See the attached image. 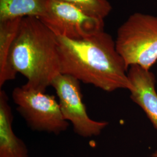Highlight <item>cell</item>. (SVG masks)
<instances>
[{
    "label": "cell",
    "mask_w": 157,
    "mask_h": 157,
    "mask_svg": "<svg viewBox=\"0 0 157 157\" xmlns=\"http://www.w3.org/2000/svg\"><path fill=\"white\" fill-rule=\"evenodd\" d=\"M57 39L61 73L107 92L131 89L128 69L104 30L84 39Z\"/></svg>",
    "instance_id": "6da1fadb"
},
{
    "label": "cell",
    "mask_w": 157,
    "mask_h": 157,
    "mask_svg": "<svg viewBox=\"0 0 157 157\" xmlns=\"http://www.w3.org/2000/svg\"><path fill=\"white\" fill-rule=\"evenodd\" d=\"M10 61L25 76L26 87L45 92L61 73L58 39L39 18L23 17L12 46Z\"/></svg>",
    "instance_id": "7a4b0ae2"
},
{
    "label": "cell",
    "mask_w": 157,
    "mask_h": 157,
    "mask_svg": "<svg viewBox=\"0 0 157 157\" xmlns=\"http://www.w3.org/2000/svg\"><path fill=\"white\" fill-rule=\"evenodd\" d=\"M116 47L128 69L150 71L157 62V16L135 12L118 28Z\"/></svg>",
    "instance_id": "3957f363"
},
{
    "label": "cell",
    "mask_w": 157,
    "mask_h": 157,
    "mask_svg": "<svg viewBox=\"0 0 157 157\" xmlns=\"http://www.w3.org/2000/svg\"><path fill=\"white\" fill-rule=\"evenodd\" d=\"M12 97L17 111L34 131L59 135L69 128L54 96L22 85L13 90Z\"/></svg>",
    "instance_id": "277c9868"
},
{
    "label": "cell",
    "mask_w": 157,
    "mask_h": 157,
    "mask_svg": "<svg viewBox=\"0 0 157 157\" xmlns=\"http://www.w3.org/2000/svg\"><path fill=\"white\" fill-rule=\"evenodd\" d=\"M39 19L57 37L69 39H84L104 28V19L56 0L47 1L45 14Z\"/></svg>",
    "instance_id": "5b68a950"
},
{
    "label": "cell",
    "mask_w": 157,
    "mask_h": 157,
    "mask_svg": "<svg viewBox=\"0 0 157 157\" xmlns=\"http://www.w3.org/2000/svg\"><path fill=\"white\" fill-rule=\"evenodd\" d=\"M51 86L56 90L63 117L72 124L77 135L84 138L98 136L108 125L107 121H97L89 116L78 79L60 73Z\"/></svg>",
    "instance_id": "8992f818"
},
{
    "label": "cell",
    "mask_w": 157,
    "mask_h": 157,
    "mask_svg": "<svg viewBox=\"0 0 157 157\" xmlns=\"http://www.w3.org/2000/svg\"><path fill=\"white\" fill-rule=\"evenodd\" d=\"M128 75L132 84L129 90L130 99L140 107L157 130V92L154 74L138 65H132L129 67Z\"/></svg>",
    "instance_id": "52a82bcc"
},
{
    "label": "cell",
    "mask_w": 157,
    "mask_h": 157,
    "mask_svg": "<svg viewBox=\"0 0 157 157\" xmlns=\"http://www.w3.org/2000/svg\"><path fill=\"white\" fill-rule=\"evenodd\" d=\"M13 115L6 91L0 90V157H28V147L15 135Z\"/></svg>",
    "instance_id": "ba28073f"
},
{
    "label": "cell",
    "mask_w": 157,
    "mask_h": 157,
    "mask_svg": "<svg viewBox=\"0 0 157 157\" xmlns=\"http://www.w3.org/2000/svg\"><path fill=\"white\" fill-rule=\"evenodd\" d=\"M22 18L0 22V88L14 80L17 73L10 61L12 46Z\"/></svg>",
    "instance_id": "9c48e42d"
},
{
    "label": "cell",
    "mask_w": 157,
    "mask_h": 157,
    "mask_svg": "<svg viewBox=\"0 0 157 157\" xmlns=\"http://www.w3.org/2000/svg\"><path fill=\"white\" fill-rule=\"evenodd\" d=\"M48 0H0V22L25 17L41 18Z\"/></svg>",
    "instance_id": "30bf717a"
},
{
    "label": "cell",
    "mask_w": 157,
    "mask_h": 157,
    "mask_svg": "<svg viewBox=\"0 0 157 157\" xmlns=\"http://www.w3.org/2000/svg\"><path fill=\"white\" fill-rule=\"evenodd\" d=\"M76 6L94 17L104 19L112 11L108 0H56Z\"/></svg>",
    "instance_id": "8fae6325"
},
{
    "label": "cell",
    "mask_w": 157,
    "mask_h": 157,
    "mask_svg": "<svg viewBox=\"0 0 157 157\" xmlns=\"http://www.w3.org/2000/svg\"><path fill=\"white\" fill-rule=\"evenodd\" d=\"M152 157H157V150H156L151 155Z\"/></svg>",
    "instance_id": "7c38bea8"
}]
</instances>
